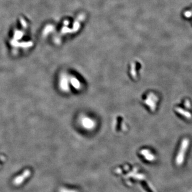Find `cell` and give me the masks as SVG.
Returning <instances> with one entry per match:
<instances>
[{"mask_svg":"<svg viewBox=\"0 0 192 192\" xmlns=\"http://www.w3.org/2000/svg\"><path fill=\"white\" fill-rule=\"evenodd\" d=\"M147 99V102H149L150 104L149 105L150 106L152 110H155L156 108V102L158 101V97L153 94H151L150 95L148 96V98ZM147 103L149 104V103Z\"/></svg>","mask_w":192,"mask_h":192,"instance_id":"obj_3","label":"cell"},{"mask_svg":"<svg viewBox=\"0 0 192 192\" xmlns=\"http://www.w3.org/2000/svg\"><path fill=\"white\" fill-rule=\"evenodd\" d=\"M175 110L177 113H178L179 114L181 115L182 116L185 117L186 119H190L192 118V114L189 112H187L183 108L181 107L175 108Z\"/></svg>","mask_w":192,"mask_h":192,"instance_id":"obj_4","label":"cell"},{"mask_svg":"<svg viewBox=\"0 0 192 192\" xmlns=\"http://www.w3.org/2000/svg\"><path fill=\"white\" fill-rule=\"evenodd\" d=\"M190 145V140L185 138L183 139L181 142V147L179 151L177 156L176 157V163L178 165H181L183 163L184 158L186 152L187 151L188 147Z\"/></svg>","mask_w":192,"mask_h":192,"instance_id":"obj_1","label":"cell"},{"mask_svg":"<svg viewBox=\"0 0 192 192\" xmlns=\"http://www.w3.org/2000/svg\"><path fill=\"white\" fill-rule=\"evenodd\" d=\"M31 175V171L30 169H26L22 174L16 177L13 181L14 185L19 186L21 185L25 181L29 178Z\"/></svg>","mask_w":192,"mask_h":192,"instance_id":"obj_2","label":"cell"}]
</instances>
